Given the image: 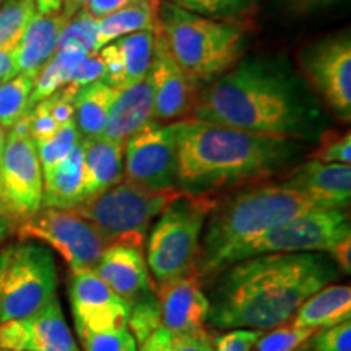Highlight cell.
<instances>
[{
	"label": "cell",
	"instance_id": "cell-27",
	"mask_svg": "<svg viewBox=\"0 0 351 351\" xmlns=\"http://www.w3.org/2000/svg\"><path fill=\"white\" fill-rule=\"evenodd\" d=\"M85 56H88V52L78 49V47H67V49L56 51V54L51 57L49 62L44 65L41 72L38 73L36 82H34L33 86L32 99H29L32 108L34 104H38L39 101L49 98L51 95H54L60 88L69 85L77 65L85 59Z\"/></svg>",
	"mask_w": 351,
	"mask_h": 351
},
{
	"label": "cell",
	"instance_id": "cell-2",
	"mask_svg": "<svg viewBox=\"0 0 351 351\" xmlns=\"http://www.w3.org/2000/svg\"><path fill=\"white\" fill-rule=\"evenodd\" d=\"M339 276V267L326 252L244 258L210 280L208 324L217 330L267 332L288 322L307 298Z\"/></svg>",
	"mask_w": 351,
	"mask_h": 351
},
{
	"label": "cell",
	"instance_id": "cell-9",
	"mask_svg": "<svg viewBox=\"0 0 351 351\" xmlns=\"http://www.w3.org/2000/svg\"><path fill=\"white\" fill-rule=\"evenodd\" d=\"M351 236L346 208H315L262 232L256 239L231 249L219 262L217 275L232 263L263 254L328 252L339 241Z\"/></svg>",
	"mask_w": 351,
	"mask_h": 351
},
{
	"label": "cell",
	"instance_id": "cell-33",
	"mask_svg": "<svg viewBox=\"0 0 351 351\" xmlns=\"http://www.w3.org/2000/svg\"><path fill=\"white\" fill-rule=\"evenodd\" d=\"M161 324V307L155 293H148L147 296L140 298L137 302L130 306L129 322L127 328L134 335L135 341L140 346L160 328Z\"/></svg>",
	"mask_w": 351,
	"mask_h": 351
},
{
	"label": "cell",
	"instance_id": "cell-18",
	"mask_svg": "<svg viewBox=\"0 0 351 351\" xmlns=\"http://www.w3.org/2000/svg\"><path fill=\"white\" fill-rule=\"evenodd\" d=\"M93 271L129 306L153 291L142 247L127 244L108 245Z\"/></svg>",
	"mask_w": 351,
	"mask_h": 351
},
{
	"label": "cell",
	"instance_id": "cell-5",
	"mask_svg": "<svg viewBox=\"0 0 351 351\" xmlns=\"http://www.w3.org/2000/svg\"><path fill=\"white\" fill-rule=\"evenodd\" d=\"M160 34L189 80L202 88L244 59L247 32L236 20H215L161 2Z\"/></svg>",
	"mask_w": 351,
	"mask_h": 351
},
{
	"label": "cell",
	"instance_id": "cell-10",
	"mask_svg": "<svg viewBox=\"0 0 351 351\" xmlns=\"http://www.w3.org/2000/svg\"><path fill=\"white\" fill-rule=\"evenodd\" d=\"M20 241H41L62 256L72 271L93 270L108 247L98 230L73 210L41 208L21 221Z\"/></svg>",
	"mask_w": 351,
	"mask_h": 351
},
{
	"label": "cell",
	"instance_id": "cell-50",
	"mask_svg": "<svg viewBox=\"0 0 351 351\" xmlns=\"http://www.w3.org/2000/svg\"><path fill=\"white\" fill-rule=\"evenodd\" d=\"M12 231H13V219L8 218L7 215L0 213V245L3 244V241H5L8 236H10Z\"/></svg>",
	"mask_w": 351,
	"mask_h": 351
},
{
	"label": "cell",
	"instance_id": "cell-3",
	"mask_svg": "<svg viewBox=\"0 0 351 351\" xmlns=\"http://www.w3.org/2000/svg\"><path fill=\"white\" fill-rule=\"evenodd\" d=\"M178 147L176 187L186 195L212 197L261 182L295 165L304 153L298 140L256 134L195 119L174 122Z\"/></svg>",
	"mask_w": 351,
	"mask_h": 351
},
{
	"label": "cell",
	"instance_id": "cell-37",
	"mask_svg": "<svg viewBox=\"0 0 351 351\" xmlns=\"http://www.w3.org/2000/svg\"><path fill=\"white\" fill-rule=\"evenodd\" d=\"M319 147L311 153V160L320 163L350 165L351 161V134L326 129L319 137Z\"/></svg>",
	"mask_w": 351,
	"mask_h": 351
},
{
	"label": "cell",
	"instance_id": "cell-34",
	"mask_svg": "<svg viewBox=\"0 0 351 351\" xmlns=\"http://www.w3.org/2000/svg\"><path fill=\"white\" fill-rule=\"evenodd\" d=\"M317 330L314 328L295 327L291 322L263 332L251 351H296L306 345V341Z\"/></svg>",
	"mask_w": 351,
	"mask_h": 351
},
{
	"label": "cell",
	"instance_id": "cell-19",
	"mask_svg": "<svg viewBox=\"0 0 351 351\" xmlns=\"http://www.w3.org/2000/svg\"><path fill=\"white\" fill-rule=\"evenodd\" d=\"M285 186L300 192L320 207L348 208L351 200L350 165L309 160L285 176Z\"/></svg>",
	"mask_w": 351,
	"mask_h": 351
},
{
	"label": "cell",
	"instance_id": "cell-16",
	"mask_svg": "<svg viewBox=\"0 0 351 351\" xmlns=\"http://www.w3.org/2000/svg\"><path fill=\"white\" fill-rule=\"evenodd\" d=\"M150 75L155 88V106L153 121L160 124H171L189 119L195 106L200 88L189 80L181 67L171 57L160 32L155 38V54Z\"/></svg>",
	"mask_w": 351,
	"mask_h": 351
},
{
	"label": "cell",
	"instance_id": "cell-23",
	"mask_svg": "<svg viewBox=\"0 0 351 351\" xmlns=\"http://www.w3.org/2000/svg\"><path fill=\"white\" fill-rule=\"evenodd\" d=\"M83 202V143L43 174V207L72 210Z\"/></svg>",
	"mask_w": 351,
	"mask_h": 351
},
{
	"label": "cell",
	"instance_id": "cell-44",
	"mask_svg": "<svg viewBox=\"0 0 351 351\" xmlns=\"http://www.w3.org/2000/svg\"><path fill=\"white\" fill-rule=\"evenodd\" d=\"M337 2L339 0H274L276 8L289 16H307Z\"/></svg>",
	"mask_w": 351,
	"mask_h": 351
},
{
	"label": "cell",
	"instance_id": "cell-53",
	"mask_svg": "<svg viewBox=\"0 0 351 351\" xmlns=\"http://www.w3.org/2000/svg\"><path fill=\"white\" fill-rule=\"evenodd\" d=\"M296 351H311V350H307L306 346H301V348H300V350H296Z\"/></svg>",
	"mask_w": 351,
	"mask_h": 351
},
{
	"label": "cell",
	"instance_id": "cell-51",
	"mask_svg": "<svg viewBox=\"0 0 351 351\" xmlns=\"http://www.w3.org/2000/svg\"><path fill=\"white\" fill-rule=\"evenodd\" d=\"M5 142H7V132L3 129L2 125H0V156H2V152H3V147H5Z\"/></svg>",
	"mask_w": 351,
	"mask_h": 351
},
{
	"label": "cell",
	"instance_id": "cell-1",
	"mask_svg": "<svg viewBox=\"0 0 351 351\" xmlns=\"http://www.w3.org/2000/svg\"><path fill=\"white\" fill-rule=\"evenodd\" d=\"M189 119L302 143L327 127L319 98L282 57L241 60L202 86Z\"/></svg>",
	"mask_w": 351,
	"mask_h": 351
},
{
	"label": "cell",
	"instance_id": "cell-49",
	"mask_svg": "<svg viewBox=\"0 0 351 351\" xmlns=\"http://www.w3.org/2000/svg\"><path fill=\"white\" fill-rule=\"evenodd\" d=\"M85 3H86V0H64L60 12L64 13L65 19L70 20L73 15H77V13L80 12L83 7H85Z\"/></svg>",
	"mask_w": 351,
	"mask_h": 351
},
{
	"label": "cell",
	"instance_id": "cell-42",
	"mask_svg": "<svg viewBox=\"0 0 351 351\" xmlns=\"http://www.w3.org/2000/svg\"><path fill=\"white\" fill-rule=\"evenodd\" d=\"M262 333V330L251 328H231L213 337L215 351H251Z\"/></svg>",
	"mask_w": 351,
	"mask_h": 351
},
{
	"label": "cell",
	"instance_id": "cell-40",
	"mask_svg": "<svg viewBox=\"0 0 351 351\" xmlns=\"http://www.w3.org/2000/svg\"><path fill=\"white\" fill-rule=\"evenodd\" d=\"M25 119L26 125H28L29 137H32V140L36 145L46 142L47 138H51L59 130V125H57L54 117H52L46 99L34 104L32 111L25 116Z\"/></svg>",
	"mask_w": 351,
	"mask_h": 351
},
{
	"label": "cell",
	"instance_id": "cell-8",
	"mask_svg": "<svg viewBox=\"0 0 351 351\" xmlns=\"http://www.w3.org/2000/svg\"><path fill=\"white\" fill-rule=\"evenodd\" d=\"M57 265L46 245L33 241L0 251V324L38 314L57 298Z\"/></svg>",
	"mask_w": 351,
	"mask_h": 351
},
{
	"label": "cell",
	"instance_id": "cell-55",
	"mask_svg": "<svg viewBox=\"0 0 351 351\" xmlns=\"http://www.w3.org/2000/svg\"><path fill=\"white\" fill-rule=\"evenodd\" d=\"M0 2H2V0H0Z\"/></svg>",
	"mask_w": 351,
	"mask_h": 351
},
{
	"label": "cell",
	"instance_id": "cell-6",
	"mask_svg": "<svg viewBox=\"0 0 351 351\" xmlns=\"http://www.w3.org/2000/svg\"><path fill=\"white\" fill-rule=\"evenodd\" d=\"M181 195L178 187L150 191L122 179L72 210L98 230L106 245L127 244L143 249L153 221Z\"/></svg>",
	"mask_w": 351,
	"mask_h": 351
},
{
	"label": "cell",
	"instance_id": "cell-26",
	"mask_svg": "<svg viewBox=\"0 0 351 351\" xmlns=\"http://www.w3.org/2000/svg\"><path fill=\"white\" fill-rule=\"evenodd\" d=\"M119 90L98 80L83 86L75 98V125L82 138L99 137Z\"/></svg>",
	"mask_w": 351,
	"mask_h": 351
},
{
	"label": "cell",
	"instance_id": "cell-45",
	"mask_svg": "<svg viewBox=\"0 0 351 351\" xmlns=\"http://www.w3.org/2000/svg\"><path fill=\"white\" fill-rule=\"evenodd\" d=\"M134 2H137V0H86L83 10L90 16H93L95 20H101Z\"/></svg>",
	"mask_w": 351,
	"mask_h": 351
},
{
	"label": "cell",
	"instance_id": "cell-11",
	"mask_svg": "<svg viewBox=\"0 0 351 351\" xmlns=\"http://www.w3.org/2000/svg\"><path fill=\"white\" fill-rule=\"evenodd\" d=\"M0 187L13 221H25L43 208V169L25 117L7 134L0 156Z\"/></svg>",
	"mask_w": 351,
	"mask_h": 351
},
{
	"label": "cell",
	"instance_id": "cell-48",
	"mask_svg": "<svg viewBox=\"0 0 351 351\" xmlns=\"http://www.w3.org/2000/svg\"><path fill=\"white\" fill-rule=\"evenodd\" d=\"M64 0H36V13L41 15H49V13H57L62 8Z\"/></svg>",
	"mask_w": 351,
	"mask_h": 351
},
{
	"label": "cell",
	"instance_id": "cell-43",
	"mask_svg": "<svg viewBox=\"0 0 351 351\" xmlns=\"http://www.w3.org/2000/svg\"><path fill=\"white\" fill-rule=\"evenodd\" d=\"M103 75H104L103 59H101L98 52H91V54L85 56V59L77 65L70 83L77 88H83L93 82L103 80Z\"/></svg>",
	"mask_w": 351,
	"mask_h": 351
},
{
	"label": "cell",
	"instance_id": "cell-21",
	"mask_svg": "<svg viewBox=\"0 0 351 351\" xmlns=\"http://www.w3.org/2000/svg\"><path fill=\"white\" fill-rule=\"evenodd\" d=\"M67 21L62 12L49 15L36 13L33 16L15 49V75L26 73L38 77L44 65L56 54L57 43Z\"/></svg>",
	"mask_w": 351,
	"mask_h": 351
},
{
	"label": "cell",
	"instance_id": "cell-24",
	"mask_svg": "<svg viewBox=\"0 0 351 351\" xmlns=\"http://www.w3.org/2000/svg\"><path fill=\"white\" fill-rule=\"evenodd\" d=\"M351 319V288L330 283L311 295L289 319L295 327L327 328Z\"/></svg>",
	"mask_w": 351,
	"mask_h": 351
},
{
	"label": "cell",
	"instance_id": "cell-46",
	"mask_svg": "<svg viewBox=\"0 0 351 351\" xmlns=\"http://www.w3.org/2000/svg\"><path fill=\"white\" fill-rule=\"evenodd\" d=\"M327 256L332 258L339 269L343 271L345 275L351 274V236H346L345 239H341L337 243L330 251L327 252Z\"/></svg>",
	"mask_w": 351,
	"mask_h": 351
},
{
	"label": "cell",
	"instance_id": "cell-25",
	"mask_svg": "<svg viewBox=\"0 0 351 351\" xmlns=\"http://www.w3.org/2000/svg\"><path fill=\"white\" fill-rule=\"evenodd\" d=\"M161 2L163 0H137L121 10L98 20L95 51L98 52L109 43L138 32H155L161 29Z\"/></svg>",
	"mask_w": 351,
	"mask_h": 351
},
{
	"label": "cell",
	"instance_id": "cell-31",
	"mask_svg": "<svg viewBox=\"0 0 351 351\" xmlns=\"http://www.w3.org/2000/svg\"><path fill=\"white\" fill-rule=\"evenodd\" d=\"M138 351H215L213 335L207 328L194 332L174 333L161 326Z\"/></svg>",
	"mask_w": 351,
	"mask_h": 351
},
{
	"label": "cell",
	"instance_id": "cell-29",
	"mask_svg": "<svg viewBox=\"0 0 351 351\" xmlns=\"http://www.w3.org/2000/svg\"><path fill=\"white\" fill-rule=\"evenodd\" d=\"M155 32H138L114 41L124 57L125 86L140 82L150 73L155 54Z\"/></svg>",
	"mask_w": 351,
	"mask_h": 351
},
{
	"label": "cell",
	"instance_id": "cell-52",
	"mask_svg": "<svg viewBox=\"0 0 351 351\" xmlns=\"http://www.w3.org/2000/svg\"><path fill=\"white\" fill-rule=\"evenodd\" d=\"M0 213H3V215H7V210H5V205H3V195H2V187H0ZM8 217V215H7ZM10 218V217H8ZM12 219V218H10ZM15 223V221H13Z\"/></svg>",
	"mask_w": 351,
	"mask_h": 351
},
{
	"label": "cell",
	"instance_id": "cell-35",
	"mask_svg": "<svg viewBox=\"0 0 351 351\" xmlns=\"http://www.w3.org/2000/svg\"><path fill=\"white\" fill-rule=\"evenodd\" d=\"M80 138L82 135L77 129L75 122H70L67 125L59 127V130L51 138H47L46 142L36 145L43 174L51 171L56 165H59L72 152V148L80 142Z\"/></svg>",
	"mask_w": 351,
	"mask_h": 351
},
{
	"label": "cell",
	"instance_id": "cell-7",
	"mask_svg": "<svg viewBox=\"0 0 351 351\" xmlns=\"http://www.w3.org/2000/svg\"><path fill=\"white\" fill-rule=\"evenodd\" d=\"M215 202L212 197L182 194L158 217L145 257L156 285L195 271L202 232Z\"/></svg>",
	"mask_w": 351,
	"mask_h": 351
},
{
	"label": "cell",
	"instance_id": "cell-4",
	"mask_svg": "<svg viewBox=\"0 0 351 351\" xmlns=\"http://www.w3.org/2000/svg\"><path fill=\"white\" fill-rule=\"evenodd\" d=\"M320 207L285 184H258L215 202L205 221L195 263L199 278L212 280L226 252L288 219Z\"/></svg>",
	"mask_w": 351,
	"mask_h": 351
},
{
	"label": "cell",
	"instance_id": "cell-13",
	"mask_svg": "<svg viewBox=\"0 0 351 351\" xmlns=\"http://www.w3.org/2000/svg\"><path fill=\"white\" fill-rule=\"evenodd\" d=\"M124 179L150 191L176 187V125L150 121L124 145Z\"/></svg>",
	"mask_w": 351,
	"mask_h": 351
},
{
	"label": "cell",
	"instance_id": "cell-20",
	"mask_svg": "<svg viewBox=\"0 0 351 351\" xmlns=\"http://www.w3.org/2000/svg\"><path fill=\"white\" fill-rule=\"evenodd\" d=\"M153 106H155V88H153L152 75L148 73L140 82L119 90L109 109L106 125L101 137L125 145L135 132L153 121Z\"/></svg>",
	"mask_w": 351,
	"mask_h": 351
},
{
	"label": "cell",
	"instance_id": "cell-38",
	"mask_svg": "<svg viewBox=\"0 0 351 351\" xmlns=\"http://www.w3.org/2000/svg\"><path fill=\"white\" fill-rule=\"evenodd\" d=\"M85 351H138V345L129 328L112 332H85L80 333Z\"/></svg>",
	"mask_w": 351,
	"mask_h": 351
},
{
	"label": "cell",
	"instance_id": "cell-22",
	"mask_svg": "<svg viewBox=\"0 0 351 351\" xmlns=\"http://www.w3.org/2000/svg\"><path fill=\"white\" fill-rule=\"evenodd\" d=\"M82 143L83 202H86L124 179V145L111 142L101 135L82 138Z\"/></svg>",
	"mask_w": 351,
	"mask_h": 351
},
{
	"label": "cell",
	"instance_id": "cell-32",
	"mask_svg": "<svg viewBox=\"0 0 351 351\" xmlns=\"http://www.w3.org/2000/svg\"><path fill=\"white\" fill-rule=\"evenodd\" d=\"M182 10L215 20H236L256 10L258 0H165Z\"/></svg>",
	"mask_w": 351,
	"mask_h": 351
},
{
	"label": "cell",
	"instance_id": "cell-17",
	"mask_svg": "<svg viewBox=\"0 0 351 351\" xmlns=\"http://www.w3.org/2000/svg\"><path fill=\"white\" fill-rule=\"evenodd\" d=\"M161 307V324L174 333L194 332L208 322L210 300L195 271L155 288Z\"/></svg>",
	"mask_w": 351,
	"mask_h": 351
},
{
	"label": "cell",
	"instance_id": "cell-54",
	"mask_svg": "<svg viewBox=\"0 0 351 351\" xmlns=\"http://www.w3.org/2000/svg\"><path fill=\"white\" fill-rule=\"evenodd\" d=\"M0 351H13V350H0Z\"/></svg>",
	"mask_w": 351,
	"mask_h": 351
},
{
	"label": "cell",
	"instance_id": "cell-39",
	"mask_svg": "<svg viewBox=\"0 0 351 351\" xmlns=\"http://www.w3.org/2000/svg\"><path fill=\"white\" fill-rule=\"evenodd\" d=\"M304 346L311 351H351V320L320 328Z\"/></svg>",
	"mask_w": 351,
	"mask_h": 351
},
{
	"label": "cell",
	"instance_id": "cell-36",
	"mask_svg": "<svg viewBox=\"0 0 351 351\" xmlns=\"http://www.w3.org/2000/svg\"><path fill=\"white\" fill-rule=\"evenodd\" d=\"M96 29H98V20L88 15L82 8L64 26L59 43H57V51L67 49V47H78V49H83L88 54L96 52Z\"/></svg>",
	"mask_w": 351,
	"mask_h": 351
},
{
	"label": "cell",
	"instance_id": "cell-30",
	"mask_svg": "<svg viewBox=\"0 0 351 351\" xmlns=\"http://www.w3.org/2000/svg\"><path fill=\"white\" fill-rule=\"evenodd\" d=\"M36 15V0H3L0 7V51H15Z\"/></svg>",
	"mask_w": 351,
	"mask_h": 351
},
{
	"label": "cell",
	"instance_id": "cell-47",
	"mask_svg": "<svg viewBox=\"0 0 351 351\" xmlns=\"http://www.w3.org/2000/svg\"><path fill=\"white\" fill-rule=\"evenodd\" d=\"M15 75V51H0V82Z\"/></svg>",
	"mask_w": 351,
	"mask_h": 351
},
{
	"label": "cell",
	"instance_id": "cell-41",
	"mask_svg": "<svg viewBox=\"0 0 351 351\" xmlns=\"http://www.w3.org/2000/svg\"><path fill=\"white\" fill-rule=\"evenodd\" d=\"M104 62V75L103 82L111 85L117 90L125 86V62L122 57L119 47L116 43H109L98 51Z\"/></svg>",
	"mask_w": 351,
	"mask_h": 351
},
{
	"label": "cell",
	"instance_id": "cell-14",
	"mask_svg": "<svg viewBox=\"0 0 351 351\" xmlns=\"http://www.w3.org/2000/svg\"><path fill=\"white\" fill-rule=\"evenodd\" d=\"M69 295L78 335L85 332L99 333L127 328L130 306L93 270L72 271Z\"/></svg>",
	"mask_w": 351,
	"mask_h": 351
},
{
	"label": "cell",
	"instance_id": "cell-28",
	"mask_svg": "<svg viewBox=\"0 0 351 351\" xmlns=\"http://www.w3.org/2000/svg\"><path fill=\"white\" fill-rule=\"evenodd\" d=\"M34 82L36 77L26 73H16L0 82V125L5 130L12 129L32 111L29 99Z\"/></svg>",
	"mask_w": 351,
	"mask_h": 351
},
{
	"label": "cell",
	"instance_id": "cell-12",
	"mask_svg": "<svg viewBox=\"0 0 351 351\" xmlns=\"http://www.w3.org/2000/svg\"><path fill=\"white\" fill-rule=\"evenodd\" d=\"M302 80L328 109L351 119V38L350 32L315 41L300 52Z\"/></svg>",
	"mask_w": 351,
	"mask_h": 351
},
{
	"label": "cell",
	"instance_id": "cell-15",
	"mask_svg": "<svg viewBox=\"0 0 351 351\" xmlns=\"http://www.w3.org/2000/svg\"><path fill=\"white\" fill-rule=\"evenodd\" d=\"M0 350L80 351L57 298L38 314L0 324Z\"/></svg>",
	"mask_w": 351,
	"mask_h": 351
}]
</instances>
